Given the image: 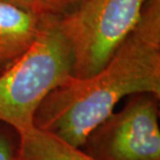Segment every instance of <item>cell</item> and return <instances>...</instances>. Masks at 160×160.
Listing matches in <instances>:
<instances>
[{
	"label": "cell",
	"instance_id": "3",
	"mask_svg": "<svg viewBox=\"0 0 160 160\" xmlns=\"http://www.w3.org/2000/svg\"><path fill=\"white\" fill-rule=\"evenodd\" d=\"M148 0H78L56 15L74 56L73 77L97 73L138 23Z\"/></svg>",
	"mask_w": 160,
	"mask_h": 160
},
{
	"label": "cell",
	"instance_id": "5",
	"mask_svg": "<svg viewBox=\"0 0 160 160\" xmlns=\"http://www.w3.org/2000/svg\"><path fill=\"white\" fill-rule=\"evenodd\" d=\"M43 14L0 2V74L20 58L39 33Z\"/></svg>",
	"mask_w": 160,
	"mask_h": 160
},
{
	"label": "cell",
	"instance_id": "6",
	"mask_svg": "<svg viewBox=\"0 0 160 160\" xmlns=\"http://www.w3.org/2000/svg\"><path fill=\"white\" fill-rule=\"evenodd\" d=\"M18 135L19 145L12 160H96L78 147L36 126Z\"/></svg>",
	"mask_w": 160,
	"mask_h": 160
},
{
	"label": "cell",
	"instance_id": "2",
	"mask_svg": "<svg viewBox=\"0 0 160 160\" xmlns=\"http://www.w3.org/2000/svg\"><path fill=\"white\" fill-rule=\"evenodd\" d=\"M74 56L56 15L43 14L39 33L14 65L0 74V122L17 133L34 127L44 99L73 77Z\"/></svg>",
	"mask_w": 160,
	"mask_h": 160
},
{
	"label": "cell",
	"instance_id": "7",
	"mask_svg": "<svg viewBox=\"0 0 160 160\" xmlns=\"http://www.w3.org/2000/svg\"><path fill=\"white\" fill-rule=\"evenodd\" d=\"M48 14L60 15L72 5H74L78 0H38Z\"/></svg>",
	"mask_w": 160,
	"mask_h": 160
},
{
	"label": "cell",
	"instance_id": "8",
	"mask_svg": "<svg viewBox=\"0 0 160 160\" xmlns=\"http://www.w3.org/2000/svg\"><path fill=\"white\" fill-rule=\"evenodd\" d=\"M0 2L8 3V4L18 6L20 8L26 9L28 12H37V14H47L45 8L38 0H0Z\"/></svg>",
	"mask_w": 160,
	"mask_h": 160
},
{
	"label": "cell",
	"instance_id": "4",
	"mask_svg": "<svg viewBox=\"0 0 160 160\" xmlns=\"http://www.w3.org/2000/svg\"><path fill=\"white\" fill-rule=\"evenodd\" d=\"M157 100L149 94L134 95L88 134L84 152L96 160H160Z\"/></svg>",
	"mask_w": 160,
	"mask_h": 160
},
{
	"label": "cell",
	"instance_id": "9",
	"mask_svg": "<svg viewBox=\"0 0 160 160\" xmlns=\"http://www.w3.org/2000/svg\"><path fill=\"white\" fill-rule=\"evenodd\" d=\"M14 152H12V143L8 136L0 133V160H12Z\"/></svg>",
	"mask_w": 160,
	"mask_h": 160
},
{
	"label": "cell",
	"instance_id": "1",
	"mask_svg": "<svg viewBox=\"0 0 160 160\" xmlns=\"http://www.w3.org/2000/svg\"><path fill=\"white\" fill-rule=\"evenodd\" d=\"M160 98V0H148L135 28L89 77H71L42 102L34 126L81 148L126 96Z\"/></svg>",
	"mask_w": 160,
	"mask_h": 160
}]
</instances>
